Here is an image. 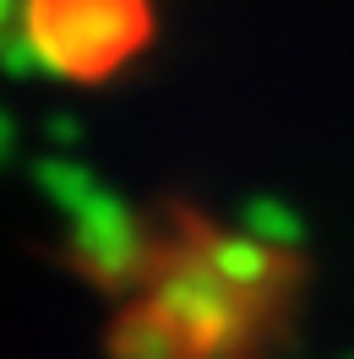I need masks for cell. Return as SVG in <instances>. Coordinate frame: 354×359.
Masks as SVG:
<instances>
[{
    "mask_svg": "<svg viewBox=\"0 0 354 359\" xmlns=\"http://www.w3.org/2000/svg\"><path fill=\"white\" fill-rule=\"evenodd\" d=\"M148 299L197 343L202 359L235 354L267 311L262 299H251L245 289H235V283L202 256V245L191 240V224L180 229L169 245H158L153 272H148Z\"/></svg>",
    "mask_w": 354,
    "mask_h": 359,
    "instance_id": "cell-1",
    "label": "cell"
},
{
    "mask_svg": "<svg viewBox=\"0 0 354 359\" xmlns=\"http://www.w3.org/2000/svg\"><path fill=\"white\" fill-rule=\"evenodd\" d=\"M148 0H27V44L44 71L66 82H98L148 44Z\"/></svg>",
    "mask_w": 354,
    "mask_h": 359,
    "instance_id": "cell-2",
    "label": "cell"
},
{
    "mask_svg": "<svg viewBox=\"0 0 354 359\" xmlns=\"http://www.w3.org/2000/svg\"><path fill=\"white\" fill-rule=\"evenodd\" d=\"M153 256H158V245L148 240L142 218H136L114 191H104L82 218H71V262L88 272L98 289L148 283Z\"/></svg>",
    "mask_w": 354,
    "mask_h": 359,
    "instance_id": "cell-3",
    "label": "cell"
},
{
    "mask_svg": "<svg viewBox=\"0 0 354 359\" xmlns=\"http://www.w3.org/2000/svg\"><path fill=\"white\" fill-rule=\"evenodd\" d=\"M191 240L202 245V256L213 262V267L235 283V289H245L251 299H262V305H273V294L284 289V278H289V262L284 250H273L262 245V240H251V234H218L213 224H202V218H191Z\"/></svg>",
    "mask_w": 354,
    "mask_h": 359,
    "instance_id": "cell-4",
    "label": "cell"
},
{
    "mask_svg": "<svg viewBox=\"0 0 354 359\" xmlns=\"http://www.w3.org/2000/svg\"><path fill=\"white\" fill-rule=\"evenodd\" d=\"M114 359H202L197 343L180 332L153 299H142L136 311H126L114 321Z\"/></svg>",
    "mask_w": 354,
    "mask_h": 359,
    "instance_id": "cell-5",
    "label": "cell"
},
{
    "mask_svg": "<svg viewBox=\"0 0 354 359\" xmlns=\"http://www.w3.org/2000/svg\"><path fill=\"white\" fill-rule=\"evenodd\" d=\"M33 180H39V191H44V196L60 207L66 218H82V212L104 196L98 175H93V169H82L77 158H44V163L33 169Z\"/></svg>",
    "mask_w": 354,
    "mask_h": 359,
    "instance_id": "cell-6",
    "label": "cell"
},
{
    "mask_svg": "<svg viewBox=\"0 0 354 359\" xmlns=\"http://www.w3.org/2000/svg\"><path fill=\"white\" fill-rule=\"evenodd\" d=\"M240 224H245L251 240L284 250V256H289V250H300V240H306V218H300L284 196H251V202L240 207Z\"/></svg>",
    "mask_w": 354,
    "mask_h": 359,
    "instance_id": "cell-7",
    "label": "cell"
},
{
    "mask_svg": "<svg viewBox=\"0 0 354 359\" xmlns=\"http://www.w3.org/2000/svg\"><path fill=\"white\" fill-rule=\"evenodd\" d=\"M0 71H6V76H39V71H44L39 49L27 44V33H22V39H11V44L0 49Z\"/></svg>",
    "mask_w": 354,
    "mask_h": 359,
    "instance_id": "cell-8",
    "label": "cell"
},
{
    "mask_svg": "<svg viewBox=\"0 0 354 359\" xmlns=\"http://www.w3.org/2000/svg\"><path fill=\"white\" fill-rule=\"evenodd\" d=\"M22 27H27V0H0V49L22 39Z\"/></svg>",
    "mask_w": 354,
    "mask_h": 359,
    "instance_id": "cell-9",
    "label": "cell"
},
{
    "mask_svg": "<svg viewBox=\"0 0 354 359\" xmlns=\"http://www.w3.org/2000/svg\"><path fill=\"white\" fill-rule=\"evenodd\" d=\"M44 131H49V142H60V147H77V142H82V126H77L71 114H60V120H49Z\"/></svg>",
    "mask_w": 354,
    "mask_h": 359,
    "instance_id": "cell-10",
    "label": "cell"
},
{
    "mask_svg": "<svg viewBox=\"0 0 354 359\" xmlns=\"http://www.w3.org/2000/svg\"><path fill=\"white\" fill-rule=\"evenodd\" d=\"M11 142H17V126H11V114H0V158L11 153Z\"/></svg>",
    "mask_w": 354,
    "mask_h": 359,
    "instance_id": "cell-11",
    "label": "cell"
}]
</instances>
